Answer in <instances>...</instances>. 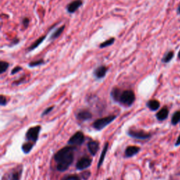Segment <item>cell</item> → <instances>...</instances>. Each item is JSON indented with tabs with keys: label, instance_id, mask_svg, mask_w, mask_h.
Wrapping results in <instances>:
<instances>
[{
	"label": "cell",
	"instance_id": "obj_4",
	"mask_svg": "<svg viewBox=\"0 0 180 180\" xmlns=\"http://www.w3.org/2000/svg\"><path fill=\"white\" fill-rule=\"evenodd\" d=\"M40 130H41L40 126H35L30 127L26 132V139L27 141H30V142L35 143L38 139Z\"/></svg>",
	"mask_w": 180,
	"mask_h": 180
},
{
	"label": "cell",
	"instance_id": "obj_12",
	"mask_svg": "<svg viewBox=\"0 0 180 180\" xmlns=\"http://www.w3.org/2000/svg\"><path fill=\"white\" fill-rule=\"evenodd\" d=\"M87 148L90 153L92 156H95L99 149V144L97 141H91L87 144Z\"/></svg>",
	"mask_w": 180,
	"mask_h": 180
},
{
	"label": "cell",
	"instance_id": "obj_32",
	"mask_svg": "<svg viewBox=\"0 0 180 180\" xmlns=\"http://www.w3.org/2000/svg\"><path fill=\"white\" fill-rule=\"evenodd\" d=\"M19 39L18 38H15L14 40H13L12 41V43H11L10 44V46H14V45H16V44H18L19 43Z\"/></svg>",
	"mask_w": 180,
	"mask_h": 180
},
{
	"label": "cell",
	"instance_id": "obj_6",
	"mask_svg": "<svg viewBox=\"0 0 180 180\" xmlns=\"http://www.w3.org/2000/svg\"><path fill=\"white\" fill-rule=\"evenodd\" d=\"M127 134L129 137H131L134 139H140V140H146L151 137V134L148 133H146L141 130H132L130 129L127 132Z\"/></svg>",
	"mask_w": 180,
	"mask_h": 180
},
{
	"label": "cell",
	"instance_id": "obj_7",
	"mask_svg": "<svg viewBox=\"0 0 180 180\" xmlns=\"http://www.w3.org/2000/svg\"><path fill=\"white\" fill-rule=\"evenodd\" d=\"M92 160L90 158L87 156H84L80 158L76 163V168L78 170H84L88 168L92 165Z\"/></svg>",
	"mask_w": 180,
	"mask_h": 180
},
{
	"label": "cell",
	"instance_id": "obj_18",
	"mask_svg": "<svg viewBox=\"0 0 180 180\" xmlns=\"http://www.w3.org/2000/svg\"><path fill=\"white\" fill-rule=\"evenodd\" d=\"M35 143L33 142H27V143H25L24 144H23L22 146V151H23L24 153H29L30 151L32 150V148H33V146H34Z\"/></svg>",
	"mask_w": 180,
	"mask_h": 180
},
{
	"label": "cell",
	"instance_id": "obj_14",
	"mask_svg": "<svg viewBox=\"0 0 180 180\" xmlns=\"http://www.w3.org/2000/svg\"><path fill=\"white\" fill-rule=\"evenodd\" d=\"M46 35H43V36H41V37H39L37 40H36L35 41H34L31 45H30L28 48H27V51H33L34 49H35L36 48H37L40 45V44L43 42L44 40H45L46 39Z\"/></svg>",
	"mask_w": 180,
	"mask_h": 180
},
{
	"label": "cell",
	"instance_id": "obj_24",
	"mask_svg": "<svg viewBox=\"0 0 180 180\" xmlns=\"http://www.w3.org/2000/svg\"><path fill=\"white\" fill-rule=\"evenodd\" d=\"M43 64H44V61L42 59H41L36 61H32L30 62L28 66L30 68H35L37 67V66H40Z\"/></svg>",
	"mask_w": 180,
	"mask_h": 180
},
{
	"label": "cell",
	"instance_id": "obj_29",
	"mask_svg": "<svg viewBox=\"0 0 180 180\" xmlns=\"http://www.w3.org/2000/svg\"><path fill=\"white\" fill-rule=\"evenodd\" d=\"M7 98L5 97L4 96L1 95V96H0V104H1V106H5V105H7Z\"/></svg>",
	"mask_w": 180,
	"mask_h": 180
},
{
	"label": "cell",
	"instance_id": "obj_13",
	"mask_svg": "<svg viewBox=\"0 0 180 180\" xmlns=\"http://www.w3.org/2000/svg\"><path fill=\"white\" fill-rule=\"evenodd\" d=\"M168 114H169V110L168 109V108L164 107L158 112V113L156 114V118L158 120L163 121L168 118Z\"/></svg>",
	"mask_w": 180,
	"mask_h": 180
},
{
	"label": "cell",
	"instance_id": "obj_33",
	"mask_svg": "<svg viewBox=\"0 0 180 180\" xmlns=\"http://www.w3.org/2000/svg\"><path fill=\"white\" fill-rule=\"evenodd\" d=\"M179 145H180V135L179 136L178 139H177V142H176V143H175V146H179Z\"/></svg>",
	"mask_w": 180,
	"mask_h": 180
},
{
	"label": "cell",
	"instance_id": "obj_11",
	"mask_svg": "<svg viewBox=\"0 0 180 180\" xmlns=\"http://www.w3.org/2000/svg\"><path fill=\"white\" fill-rule=\"evenodd\" d=\"M140 151V148L135 146H130L127 147L124 151V155L127 158H130L137 155Z\"/></svg>",
	"mask_w": 180,
	"mask_h": 180
},
{
	"label": "cell",
	"instance_id": "obj_20",
	"mask_svg": "<svg viewBox=\"0 0 180 180\" xmlns=\"http://www.w3.org/2000/svg\"><path fill=\"white\" fill-rule=\"evenodd\" d=\"M174 55V51H168L167 53H166V54L164 55V56L163 57L162 62H163V63H169L172 59H173Z\"/></svg>",
	"mask_w": 180,
	"mask_h": 180
},
{
	"label": "cell",
	"instance_id": "obj_22",
	"mask_svg": "<svg viewBox=\"0 0 180 180\" xmlns=\"http://www.w3.org/2000/svg\"><path fill=\"white\" fill-rule=\"evenodd\" d=\"M115 41V37H111L109 39V40H107L106 41H104V42H102L100 44V45H99V48L101 49H103V48H106L107 46H110L113 45V44H114Z\"/></svg>",
	"mask_w": 180,
	"mask_h": 180
},
{
	"label": "cell",
	"instance_id": "obj_35",
	"mask_svg": "<svg viewBox=\"0 0 180 180\" xmlns=\"http://www.w3.org/2000/svg\"><path fill=\"white\" fill-rule=\"evenodd\" d=\"M178 58H179V59H180V50H179V53H178Z\"/></svg>",
	"mask_w": 180,
	"mask_h": 180
},
{
	"label": "cell",
	"instance_id": "obj_10",
	"mask_svg": "<svg viewBox=\"0 0 180 180\" xmlns=\"http://www.w3.org/2000/svg\"><path fill=\"white\" fill-rule=\"evenodd\" d=\"M77 118L79 120L81 121H85L88 120L92 118V115L90 111H89L87 110H82L77 113Z\"/></svg>",
	"mask_w": 180,
	"mask_h": 180
},
{
	"label": "cell",
	"instance_id": "obj_28",
	"mask_svg": "<svg viewBox=\"0 0 180 180\" xmlns=\"http://www.w3.org/2000/svg\"><path fill=\"white\" fill-rule=\"evenodd\" d=\"M22 67H21V66H16L15 68H13V70L12 71V72H11V75H15L16 73H18V72H20L21 71H22Z\"/></svg>",
	"mask_w": 180,
	"mask_h": 180
},
{
	"label": "cell",
	"instance_id": "obj_5",
	"mask_svg": "<svg viewBox=\"0 0 180 180\" xmlns=\"http://www.w3.org/2000/svg\"><path fill=\"white\" fill-rule=\"evenodd\" d=\"M85 141V135L82 132L78 131L73 134L69 139L68 144L71 146H80Z\"/></svg>",
	"mask_w": 180,
	"mask_h": 180
},
{
	"label": "cell",
	"instance_id": "obj_34",
	"mask_svg": "<svg viewBox=\"0 0 180 180\" xmlns=\"http://www.w3.org/2000/svg\"><path fill=\"white\" fill-rule=\"evenodd\" d=\"M177 13H178V14H180V6L178 7V9H177Z\"/></svg>",
	"mask_w": 180,
	"mask_h": 180
},
{
	"label": "cell",
	"instance_id": "obj_23",
	"mask_svg": "<svg viewBox=\"0 0 180 180\" xmlns=\"http://www.w3.org/2000/svg\"><path fill=\"white\" fill-rule=\"evenodd\" d=\"M9 67V63L4 61H0V74H3Z\"/></svg>",
	"mask_w": 180,
	"mask_h": 180
},
{
	"label": "cell",
	"instance_id": "obj_19",
	"mask_svg": "<svg viewBox=\"0 0 180 180\" xmlns=\"http://www.w3.org/2000/svg\"><path fill=\"white\" fill-rule=\"evenodd\" d=\"M147 106L151 110H156L160 108V103L157 100H151L147 103Z\"/></svg>",
	"mask_w": 180,
	"mask_h": 180
},
{
	"label": "cell",
	"instance_id": "obj_30",
	"mask_svg": "<svg viewBox=\"0 0 180 180\" xmlns=\"http://www.w3.org/2000/svg\"><path fill=\"white\" fill-rule=\"evenodd\" d=\"M53 109H54V106H51V107L47 108L46 110H44V112L42 113V114H41V117H44V115H46L47 114H49V113Z\"/></svg>",
	"mask_w": 180,
	"mask_h": 180
},
{
	"label": "cell",
	"instance_id": "obj_26",
	"mask_svg": "<svg viewBox=\"0 0 180 180\" xmlns=\"http://www.w3.org/2000/svg\"><path fill=\"white\" fill-rule=\"evenodd\" d=\"M30 22V20L29 18L24 17L23 18V20H22V24H23V26L25 29H26L27 27L29 26Z\"/></svg>",
	"mask_w": 180,
	"mask_h": 180
},
{
	"label": "cell",
	"instance_id": "obj_8",
	"mask_svg": "<svg viewBox=\"0 0 180 180\" xmlns=\"http://www.w3.org/2000/svg\"><path fill=\"white\" fill-rule=\"evenodd\" d=\"M82 0H74L66 6V11L69 13H74L75 12H76L77 9H79L82 6Z\"/></svg>",
	"mask_w": 180,
	"mask_h": 180
},
{
	"label": "cell",
	"instance_id": "obj_21",
	"mask_svg": "<svg viewBox=\"0 0 180 180\" xmlns=\"http://www.w3.org/2000/svg\"><path fill=\"white\" fill-rule=\"evenodd\" d=\"M121 92H122L118 88L113 89L111 91V93H110V95H111V97L113 98V100L116 102H118L119 97H120Z\"/></svg>",
	"mask_w": 180,
	"mask_h": 180
},
{
	"label": "cell",
	"instance_id": "obj_17",
	"mask_svg": "<svg viewBox=\"0 0 180 180\" xmlns=\"http://www.w3.org/2000/svg\"><path fill=\"white\" fill-rule=\"evenodd\" d=\"M108 148H109V143L107 142V143H106V144H105V146H104L103 151H102V153L101 154L100 158H99V163H98V169L100 168L101 165L103 164V162H104V160L105 156H106V152L108 151Z\"/></svg>",
	"mask_w": 180,
	"mask_h": 180
},
{
	"label": "cell",
	"instance_id": "obj_25",
	"mask_svg": "<svg viewBox=\"0 0 180 180\" xmlns=\"http://www.w3.org/2000/svg\"><path fill=\"white\" fill-rule=\"evenodd\" d=\"M180 121V111H177L173 114L172 118V124L175 125Z\"/></svg>",
	"mask_w": 180,
	"mask_h": 180
},
{
	"label": "cell",
	"instance_id": "obj_27",
	"mask_svg": "<svg viewBox=\"0 0 180 180\" xmlns=\"http://www.w3.org/2000/svg\"><path fill=\"white\" fill-rule=\"evenodd\" d=\"M61 180H80V178L77 175L73 174V175L66 176L64 177V178H63Z\"/></svg>",
	"mask_w": 180,
	"mask_h": 180
},
{
	"label": "cell",
	"instance_id": "obj_9",
	"mask_svg": "<svg viewBox=\"0 0 180 180\" xmlns=\"http://www.w3.org/2000/svg\"><path fill=\"white\" fill-rule=\"evenodd\" d=\"M108 71V68L106 66H99V67L95 69L93 75L96 79H101L106 76Z\"/></svg>",
	"mask_w": 180,
	"mask_h": 180
},
{
	"label": "cell",
	"instance_id": "obj_16",
	"mask_svg": "<svg viewBox=\"0 0 180 180\" xmlns=\"http://www.w3.org/2000/svg\"><path fill=\"white\" fill-rule=\"evenodd\" d=\"M65 27H66L65 25H63V26L58 27V28L51 34V37H50V40H56V39H57L58 37H59L60 36L62 35V33L63 32V31H64Z\"/></svg>",
	"mask_w": 180,
	"mask_h": 180
},
{
	"label": "cell",
	"instance_id": "obj_31",
	"mask_svg": "<svg viewBox=\"0 0 180 180\" xmlns=\"http://www.w3.org/2000/svg\"><path fill=\"white\" fill-rule=\"evenodd\" d=\"M91 175V173H90V172L87 171V172H85V173H82V178L85 179V180H87L88 179L89 177H90Z\"/></svg>",
	"mask_w": 180,
	"mask_h": 180
},
{
	"label": "cell",
	"instance_id": "obj_15",
	"mask_svg": "<svg viewBox=\"0 0 180 180\" xmlns=\"http://www.w3.org/2000/svg\"><path fill=\"white\" fill-rule=\"evenodd\" d=\"M22 174V168H16L11 173L9 176V180H20Z\"/></svg>",
	"mask_w": 180,
	"mask_h": 180
},
{
	"label": "cell",
	"instance_id": "obj_2",
	"mask_svg": "<svg viewBox=\"0 0 180 180\" xmlns=\"http://www.w3.org/2000/svg\"><path fill=\"white\" fill-rule=\"evenodd\" d=\"M135 101L134 93L132 90H124L122 92L120 97H119L118 102L123 104V106H129L134 103Z\"/></svg>",
	"mask_w": 180,
	"mask_h": 180
},
{
	"label": "cell",
	"instance_id": "obj_1",
	"mask_svg": "<svg viewBox=\"0 0 180 180\" xmlns=\"http://www.w3.org/2000/svg\"><path fill=\"white\" fill-rule=\"evenodd\" d=\"M76 147L74 146H66L54 155V160L56 165V169L60 172H64L68 170L73 163L74 159V152Z\"/></svg>",
	"mask_w": 180,
	"mask_h": 180
},
{
	"label": "cell",
	"instance_id": "obj_3",
	"mask_svg": "<svg viewBox=\"0 0 180 180\" xmlns=\"http://www.w3.org/2000/svg\"><path fill=\"white\" fill-rule=\"evenodd\" d=\"M116 118V115H109L107 117L99 118L93 123V127L96 130H101L107 125H109Z\"/></svg>",
	"mask_w": 180,
	"mask_h": 180
}]
</instances>
